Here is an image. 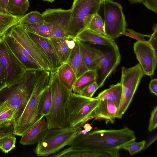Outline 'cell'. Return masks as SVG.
<instances>
[{
  "label": "cell",
  "mask_w": 157,
  "mask_h": 157,
  "mask_svg": "<svg viewBox=\"0 0 157 157\" xmlns=\"http://www.w3.org/2000/svg\"><path fill=\"white\" fill-rule=\"evenodd\" d=\"M136 139L134 132L128 127L97 130L78 135L70 147L87 151L89 157H118L121 147Z\"/></svg>",
  "instance_id": "6da1fadb"
},
{
  "label": "cell",
  "mask_w": 157,
  "mask_h": 157,
  "mask_svg": "<svg viewBox=\"0 0 157 157\" xmlns=\"http://www.w3.org/2000/svg\"><path fill=\"white\" fill-rule=\"evenodd\" d=\"M36 77V71H27L20 80L0 91V109H13L15 115L13 124L21 115L30 98Z\"/></svg>",
  "instance_id": "7a4b0ae2"
},
{
  "label": "cell",
  "mask_w": 157,
  "mask_h": 157,
  "mask_svg": "<svg viewBox=\"0 0 157 157\" xmlns=\"http://www.w3.org/2000/svg\"><path fill=\"white\" fill-rule=\"evenodd\" d=\"M50 71L42 68L36 71V82L30 98L21 116L14 123V134L22 136L34 124L44 117L39 113L41 94L48 86Z\"/></svg>",
  "instance_id": "3957f363"
},
{
  "label": "cell",
  "mask_w": 157,
  "mask_h": 157,
  "mask_svg": "<svg viewBox=\"0 0 157 157\" xmlns=\"http://www.w3.org/2000/svg\"><path fill=\"white\" fill-rule=\"evenodd\" d=\"M49 85L52 94L50 112L45 116L48 128L69 127L66 117V109L68 98L72 91L61 83L56 71L50 72Z\"/></svg>",
  "instance_id": "277c9868"
},
{
  "label": "cell",
  "mask_w": 157,
  "mask_h": 157,
  "mask_svg": "<svg viewBox=\"0 0 157 157\" xmlns=\"http://www.w3.org/2000/svg\"><path fill=\"white\" fill-rule=\"evenodd\" d=\"M81 129L80 127L48 128L33 151L39 156L57 153L65 146L70 145Z\"/></svg>",
  "instance_id": "5b68a950"
},
{
  "label": "cell",
  "mask_w": 157,
  "mask_h": 157,
  "mask_svg": "<svg viewBox=\"0 0 157 157\" xmlns=\"http://www.w3.org/2000/svg\"><path fill=\"white\" fill-rule=\"evenodd\" d=\"M100 100L74 93L69 95L66 109V117L69 127H82L92 119L93 113Z\"/></svg>",
  "instance_id": "8992f818"
},
{
  "label": "cell",
  "mask_w": 157,
  "mask_h": 157,
  "mask_svg": "<svg viewBox=\"0 0 157 157\" xmlns=\"http://www.w3.org/2000/svg\"><path fill=\"white\" fill-rule=\"evenodd\" d=\"M97 13L102 20L107 37L114 39L121 35L127 24L120 4L111 0H103Z\"/></svg>",
  "instance_id": "52a82bcc"
},
{
  "label": "cell",
  "mask_w": 157,
  "mask_h": 157,
  "mask_svg": "<svg viewBox=\"0 0 157 157\" xmlns=\"http://www.w3.org/2000/svg\"><path fill=\"white\" fill-rule=\"evenodd\" d=\"M103 0H74L71 9L68 30L74 38L86 29L93 16L97 13Z\"/></svg>",
  "instance_id": "ba28073f"
},
{
  "label": "cell",
  "mask_w": 157,
  "mask_h": 157,
  "mask_svg": "<svg viewBox=\"0 0 157 157\" xmlns=\"http://www.w3.org/2000/svg\"><path fill=\"white\" fill-rule=\"evenodd\" d=\"M120 82L122 86L121 99L118 108L117 118L121 119L132 99L141 79L145 75L139 63L128 68L121 67Z\"/></svg>",
  "instance_id": "9c48e42d"
},
{
  "label": "cell",
  "mask_w": 157,
  "mask_h": 157,
  "mask_svg": "<svg viewBox=\"0 0 157 157\" xmlns=\"http://www.w3.org/2000/svg\"><path fill=\"white\" fill-rule=\"evenodd\" d=\"M1 37L0 61L5 71L8 86L20 80L27 71Z\"/></svg>",
  "instance_id": "30bf717a"
},
{
  "label": "cell",
  "mask_w": 157,
  "mask_h": 157,
  "mask_svg": "<svg viewBox=\"0 0 157 157\" xmlns=\"http://www.w3.org/2000/svg\"><path fill=\"white\" fill-rule=\"evenodd\" d=\"M7 32L25 48L42 69L50 72L52 71L48 60L29 37L21 23L15 25Z\"/></svg>",
  "instance_id": "8fae6325"
},
{
  "label": "cell",
  "mask_w": 157,
  "mask_h": 157,
  "mask_svg": "<svg viewBox=\"0 0 157 157\" xmlns=\"http://www.w3.org/2000/svg\"><path fill=\"white\" fill-rule=\"evenodd\" d=\"M105 46V48L101 50L102 56L96 71V82L99 88L103 85L106 78L115 70L121 61V54L115 42Z\"/></svg>",
  "instance_id": "7c38bea8"
},
{
  "label": "cell",
  "mask_w": 157,
  "mask_h": 157,
  "mask_svg": "<svg viewBox=\"0 0 157 157\" xmlns=\"http://www.w3.org/2000/svg\"><path fill=\"white\" fill-rule=\"evenodd\" d=\"M45 21L52 26V31L49 38L70 36L68 30L71 17V9H48L42 13Z\"/></svg>",
  "instance_id": "4fadbf2b"
},
{
  "label": "cell",
  "mask_w": 157,
  "mask_h": 157,
  "mask_svg": "<svg viewBox=\"0 0 157 157\" xmlns=\"http://www.w3.org/2000/svg\"><path fill=\"white\" fill-rule=\"evenodd\" d=\"M133 49L144 74L153 75L157 65V52L151 47L138 41L134 44Z\"/></svg>",
  "instance_id": "5bb4252c"
},
{
  "label": "cell",
  "mask_w": 157,
  "mask_h": 157,
  "mask_svg": "<svg viewBox=\"0 0 157 157\" xmlns=\"http://www.w3.org/2000/svg\"><path fill=\"white\" fill-rule=\"evenodd\" d=\"M26 31L46 56L51 65L52 71H56L63 64L59 58L49 38L40 36L26 30Z\"/></svg>",
  "instance_id": "9a60e30c"
},
{
  "label": "cell",
  "mask_w": 157,
  "mask_h": 157,
  "mask_svg": "<svg viewBox=\"0 0 157 157\" xmlns=\"http://www.w3.org/2000/svg\"><path fill=\"white\" fill-rule=\"evenodd\" d=\"M2 37L26 71H36L42 68L39 64L31 60L24 54L21 46L7 31Z\"/></svg>",
  "instance_id": "2e32d148"
},
{
  "label": "cell",
  "mask_w": 157,
  "mask_h": 157,
  "mask_svg": "<svg viewBox=\"0 0 157 157\" xmlns=\"http://www.w3.org/2000/svg\"><path fill=\"white\" fill-rule=\"evenodd\" d=\"M49 38L62 63H66L75 46V39L71 36Z\"/></svg>",
  "instance_id": "e0dca14e"
},
{
  "label": "cell",
  "mask_w": 157,
  "mask_h": 157,
  "mask_svg": "<svg viewBox=\"0 0 157 157\" xmlns=\"http://www.w3.org/2000/svg\"><path fill=\"white\" fill-rule=\"evenodd\" d=\"M48 129L47 121L44 117L23 134L20 143L23 145L37 143L42 140Z\"/></svg>",
  "instance_id": "ac0fdd59"
},
{
  "label": "cell",
  "mask_w": 157,
  "mask_h": 157,
  "mask_svg": "<svg viewBox=\"0 0 157 157\" xmlns=\"http://www.w3.org/2000/svg\"><path fill=\"white\" fill-rule=\"evenodd\" d=\"M76 41L79 45L83 60L88 70L96 71L102 56V51L89 44Z\"/></svg>",
  "instance_id": "d6986e66"
},
{
  "label": "cell",
  "mask_w": 157,
  "mask_h": 157,
  "mask_svg": "<svg viewBox=\"0 0 157 157\" xmlns=\"http://www.w3.org/2000/svg\"><path fill=\"white\" fill-rule=\"evenodd\" d=\"M118 108L112 101L107 99L100 100L92 115V119H104L106 123H113L117 118Z\"/></svg>",
  "instance_id": "ffe728a7"
},
{
  "label": "cell",
  "mask_w": 157,
  "mask_h": 157,
  "mask_svg": "<svg viewBox=\"0 0 157 157\" xmlns=\"http://www.w3.org/2000/svg\"><path fill=\"white\" fill-rule=\"evenodd\" d=\"M76 41L100 45H111L115 42L114 39L109 38L106 36L99 34L85 29L75 38Z\"/></svg>",
  "instance_id": "44dd1931"
},
{
  "label": "cell",
  "mask_w": 157,
  "mask_h": 157,
  "mask_svg": "<svg viewBox=\"0 0 157 157\" xmlns=\"http://www.w3.org/2000/svg\"><path fill=\"white\" fill-rule=\"evenodd\" d=\"M66 63L72 69L77 79L89 70L83 60L79 45L76 41L75 46Z\"/></svg>",
  "instance_id": "7402d4cb"
},
{
  "label": "cell",
  "mask_w": 157,
  "mask_h": 157,
  "mask_svg": "<svg viewBox=\"0 0 157 157\" xmlns=\"http://www.w3.org/2000/svg\"><path fill=\"white\" fill-rule=\"evenodd\" d=\"M59 79L67 89L72 91L73 86L77 78L71 67L67 63L62 64L56 70Z\"/></svg>",
  "instance_id": "603a6c76"
},
{
  "label": "cell",
  "mask_w": 157,
  "mask_h": 157,
  "mask_svg": "<svg viewBox=\"0 0 157 157\" xmlns=\"http://www.w3.org/2000/svg\"><path fill=\"white\" fill-rule=\"evenodd\" d=\"M122 86L121 83L118 82L112 85L109 88L100 93L95 98L99 100L107 99L113 102L118 108L122 95Z\"/></svg>",
  "instance_id": "cb8c5ba5"
},
{
  "label": "cell",
  "mask_w": 157,
  "mask_h": 157,
  "mask_svg": "<svg viewBox=\"0 0 157 157\" xmlns=\"http://www.w3.org/2000/svg\"><path fill=\"white\" fill-rule=\"evenodd\" d=\"M95 71H87L78 78L72 88L73 93L79 94L85 88L96 82Z\"/></svg>",
  "instance_id": "d4e9b609"
},
{
  "label": "cell",
  "mask_w": 157,
  "mask_h": 157,
  "mask_svg": "<svg viewBox=\"0 0 157 157\" xmlns=\"http://www.w3.org/2000/svg\"><path fill=\"white\" fill-rule=\"evenodd\" d=\"M27 31L42 36L49 38L52 32L51 25L45 21L33 23H21Z\"/></svg>",
  "instance_id": "484cf974"
},
{
  "label": "cell",
  "mask_w": 157,
  "mask_h": 157,
  "mask_svg": "<svg viewBox=\"0 0 157 157\" xmlns=\"http://www.w3.org/2000/svg\"><path fill=\"white\" fill-rule=\"evenodd\" d=\"M23 16L0 11V37L13 26L20 23V20Z\"/></svg>",
  "instance_id": "4316f807"
},
{
  "label": "cell",
  "mask_w": 157,
  "mask_h": 157,
  "mask_svg": "<svg viewBox=\"0 0 157 157\" xmlns=\"http://www.w3.org/2000/svg\"><path fill=\"white\" fill-rule=\"evenodd\" d=\"M28 0H9L7 12L21 16L25 15L29 7Z\"/></svg>",
  "instance_id": "83f0119b"
},
{
  "label": "cell",
  "mask_w": 157,
  "mask_h": 157,
  "mask_svg": "<svg viewBox=\"0 0 157 157\" xmlns=\"http://www.w3.org/2000/svg\"><path fill=\"white\" fill-rule=\"evenodd\" d=\"M52 102V94L49 85L42 93L39 102L38 111L42 116H46L49 113Z\"/></svg>",
  "instance_id": "f1b7e54d"
},
{
  "label": "cell",
  "mask_w": 157,
  "mask_h": 157,
  "mask_svg": "<svg viewBox=\"0 0 157 157\" xmlns=\"http://www.w3.org/2000/svg\"><path fill=\"white\" fill-rule=\"evenodd\" d=\"M86 29L98 34L106 36L102 20L98 13L93 16Z\"/></svg>",
  "instance_id": "f546056e"
},
{
  "label": "cell",
  "mask_w": 157,
  "mask_h": 157,
  "mask_svg": "<svg viewBox=\"0 0 157 157\" xmlns=\"http://www.w3.org/2000/svg\"><path fill=\"white\" fill-rule=\"evenodd\" d=\"M15 135L13 133L0 139V149L3 152L8 153L15 147Z\"/></svg>",
  "instance_id": "4dcf8cb0"
},
{
  "label": "cell",
  "mask_w": 157,
  "mask_h": 157,
  "mask_svg": "<svg viewBox=\"0 0 157 157\" xmlns=\"http://www.w3.org/2000/svg\"><path fill=\"white\" fill-rule=\"evenodd\" d=\"M44 21L42 13L36 10L23 15L20 20L21 23H33Z\"/></svg>",
  "instance_id": "1f68e13d"
},
{
  "label": "cell",
  "mask_w": 157,
  "mask_h": 157,
  "mask_svg": "<svg viewBox=\"0 0 157 157\" xmlns=\"http://www.w3.org/2000/svg\"><path fill=\"white\" fill-rule=\"evenodd\" d=\"M135 141L132 140L125 144L121 147L120 149H123L128 151L130 154L132 155L141 151L145 148V140L139 142H136Z\"/></svg>",
  "instance_id": "d6a6232c"
},
{
  "label": "cell",
  "mask_w": 157,
  "mask_h": 157,
  "mask_svg": "<svg viewBox=\"0 0 157 157\" xmlns=\"http://www.w3.org/2000/svg\"><path fill=\"white\" fill-rule=\"evenodd\" d=\"M15 113L13 109L5 108L0 109V125L10 123L13 125Z\"/></svg>",
  "instance_id": "836d02e7"
},
{
  "label": "cell",
  "mask_w": 157,
  "mask_h": 157,
  "mask_svg": "<svg viewBox=\"0 0 157 157\" xmlns=\"http://www.w3.org/2000/svg\"><path fill=\"white\" fill-rule=\"evenodd\" d=\"M121 35L132 37L137 40L138 41L143 43L152 48L151 45L144 38L146 37H150L151 35L141 34L135 31L132 29L126 28L122 33Z\"/></svg>",
  "instance_id": "e575fe53"
},
{
  "label": "cell",
  "mask_w": 157,
  "mask_h": 157,
  "mask_svg": "<svg viewBox=\"0 0 157 157\" xmlns=\"http://www.w3.org/2000/svg\"><path fill=\"white\" fill-rule=\"evenodd\" d=\"M132 4L142 3L147 8L154 12H157V0H128Z\"/></svg>",
  "instance_id": "d590c367"
},
{
  "label": "cell",
  "mask_w": 157,
  "mask_h": 157,
  "mask_svg": "<svg viewBox=\"0 0 157 157\" xmlns=\"http://www.w3.org/2000/svg\"><path fill=\"white\" fill-rule=\"evenodd\" d=\"M98 88L99 86L95 82L84 89L79 94L85 97L91 98Z\"/></svg>",
  "instance_id": "8d00e7d4"
},
{
  "label": "cell",
  "mask_w": 157,
  "mask_h": 157,
  "mask_svg": "<svg viewBox=\"0 0 157 157\" xmlns=\"http://www.w3.org/2000/svg\"><path fill=\"white\" fill-rule=\"evenodd\" d=\"M13 124L8 123L0 125V139L8 135L14 133Z\"/></svg>",
  "instance_id": "74e56055"
},
{
  "label": "cell",
  "mask_w": 157,
  "mask_h": 157,
  "mask_svg": "<svg viewBox=\"0 0 157 157\" xmlns=\"http://www.w3.org/2000/svg\"><path fill=\"white\" fill-rule=\"evenodd\" d=\"M157 127V106H156L151 113L148 129L151 132Z\"/></svg>",
  "instance_id": "f35d334b"
},
{
  "label": "cell",
  "mask_w": 157,
  "mask_h": 157,
  "mask_svg": "<svg viewBox=\"0 0 157 157\" xmlns=\"http://www.w3.org/2000/svg\"><path fill=\"white\" fill-rule=\"evenodd\" d=\"M153 33L151 34V36L149 37V40L147 41L151 45L155 51L156 52H157V24H155L153 25Z\"/></svg>",
  "instance_id": "ab89813d"
},
{
  "label": "cell",
  "mask_w": 157,
  "mask_h": 157,
  "mask_svg": "<svg viewBox=\"0 0 157 157\" xmlns=\"http://www.w3.org/2000/svg\"><path fill=\"white\" fill-rule=\"evenodd\" d=\"M6 86V74L0 61V91Z\"/></svg>",
  "instance_id": "60d3db41"
},
{
  "label": "cell",
  "mask_w": 157,
  "mask_h": 157,
  "mask_svg": "<svg viewBox=\"0 0 157 157\" xmlns=\"http://www.w3.org/2000/svg\"><path fill=\"white\" fill-rule=\"evenodd\" d=\"M149 89L151 92L156 96L157 95V80L156 78L152 79L149 84Z\"/></svg>",
  "instance_id": "b9f144b4"
},
{
  "label": "cell",
  "mask_w": 157,
  "mask_h": 157,
  "mask_svg": "<svg viewBox=\"0 0 157 157\" xmlns=\"http://www.w3.org/2000/svg\"><path fill=\"white\" fill-rule=\"evenodd\" d=\"M82 127L84 128L83 130H80L78 132V134H84L89 132L93 128L89 123H86Z\"/></svg>",
  "instance_id": "7bdbcfd3"
},
{
  "label": "cell",
  "mask_w": 157,
  "mask_h": 157,
  "mask_svg": "<svg viewBox=\"0 0 157 157\" xmlns=\"http://www.w3.org/2000/svg\"><path fill=\"white\" fill-rule=\"evenodd\" d=\"M9 0H0V11L7 12V9Z\"/></svg>",
  "instance_id": "ee69618b"
},
{
  "label": "cell",
  "mask_w": 157,
  "mask_h": 157,
  "mask_svg": "<svg viewBox=\"0 0 157 157\" xmlns=\"http://www.w3.org/2000/svg\"><path fill=\"white\" fill-rule=\"evenodd\" d=\"M44 1H46L50 2H54V0H42Z\"/></svg>",
  "instance_id": "f6af8a7d"
},
{
  "label": "cell",
  "mask_w": 157,
  "mask_h": 157,
  "mask_svg": "<svg viewBox=\"0 0 157 157\" xmlns=\"http://www.w3.org/2000/svg\"><path fill=\"white\" fill-rule=\"evenodd\" d=\"M1 40V37H0V41Z\"/></svg>",
  "instance_id": "bcb514c9"
}]
</instances>
